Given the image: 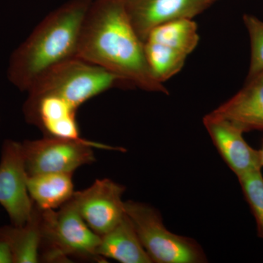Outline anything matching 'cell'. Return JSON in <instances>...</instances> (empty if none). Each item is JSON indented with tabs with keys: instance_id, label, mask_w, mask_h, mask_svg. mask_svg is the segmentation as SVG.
<instances>
[{
	"instance_id": "cell-1",
	"label": "cell",
	"mask_w": 263,
	"mask_h": 263,
	"mask_svg": "<svg viewBox=\"0 0 263 263\" xmlns=\"http://www.w3.org/2000/svg\"><path fill=\"white\" fill-rule=\"evenodd\" d=\"M78 57L147 91L168 94L154 77L126 10L125 0H93L84 19Z\"/></svg>"
},
{
	"instance_id": "cell-2",
	"label": "cell",
	"mask_w": 263,
	"mask_h": 263,
	"mask_svg": "<svg viewBox=\"0 0 263 263\" xmlns=\"http://www.w3.org/2000/svg\"><path fill=\"white\" fill-rule=\"evenodd\" d=\"M93 0H70L49 13L12 53L10 82L27 91L48 71L78 57L81 29Z\"/></svg>"
},
{
	"instance_id": "cell-3",
	"label": "cell",
	"mask_w": 263,
	"mask_h": 263,
	"mask_svg": "<svg viewBox=\"0 0 263 263\" xmlns=\"http://www.w3.org/2000/svg\"><path fill=\"white\" fill-rule=\"evenodd\" d=\"M41 262H64L70 257L104 259L98 254L100 235L88 226L71 198L56 210L41 209Z\"/></svg>"
},
{
	"instance_id": "cell-4",
	"label": "cell",
	"mask_w": 263,
	"mask_h": 263,
	"mask_svg": "<svg viewBox=\"0 0 263 263\" xmlns=\"http://www.w3.org/2000/svg\"><path fill=\"white\" fill-rule=\"evenodd\" d=\"M124 209L152 262H207L200 245L193 238L171 233L164 226L162 216L155 208L143 202L126 201Z\"/></svg>"
},
{
	"instance_id": "cell-5",
	"label": "cell",
	"mask_w": 263,
	"mask_h": 263,
	"mask_svg": "<svg viewBox=\"0 0 263 263\" xmlns=\"http://www.w3.org/2000/svg\"><path fill=\"white\" fill-rule=\"evenodd\" d=\"M119 83L122 81L118 76L76 57L48 71L27 92L54 95L78 110Z\"/></svg>"
},
{
	"instance_id": "cell-6",
	"label": "cell",
	"mask_w": 263,
	"mask_h": 263,
	"mask_svg": "<svg viewBox=\"0 0 263 263\" xmlns=\"http://www.w3.org/2000/svg\"><path fill=\"white\" fill-rule=\"evenodd\" d=\"M22 144L28 176L50 173L73 174L81 166L95 162L93 148L126 151L86 139L74 141L47 136L35 141H25Z\"/></svg>"
},
{
	"instance_id": "cell-7",
	"label": "cell",
	"mask_w": 263,
	"mask_h": 263,
	"mask_svg": "<svg viewBox=\"0 0 263 263\" xmlns=\"http://www.w3.org/2000/svg\"><path fill=\"white\" fill-rule=\"evenodd\" d=\"M27 178L22 143L6 140L0 160V205L13 226H24L32 216L34 202L29 196Z\"/></svg>"
},
{
	"instance_id": "cell-8",
	"label": "cell",
	"mask_w": 263,
	"mask_h": 263,
	"mask_svg": "<svg viewBox=\"0 0 263 263\" xmlns=\"http://www.w3.org/2000/svg\"><path fill=\"white\" fill-rule=\"evenodd\" d=\"M122 185L108 179H98L92 185L75 192L72 200L88 226L102 236L114 229L126 215Z\"/></svg>"
},
{
	"instance_id": "cell-9",
	"label": "cell",
	"mask_w": 263,
	"mask_h": 263,
	"mask_svg": "<svg viewBox=\"0 0 263 263\" xmlns=\"http://www.w3.org/2000/svg\"><path fill=\"white\" fill-rule=\"evenodd\" d=\"M203 124L216 149L237 177L261 171L260 150L249 146L239 127L213 112L204 117Z\"/></svg>"
},
{
	"instance_id": "cell-10",
	"label": "cell",
	"mask_w": 263,
	"mask_h": 263,
	"mask_svg": "<svg viewBox=\"0 0 263 263\" xmlns=\"http://www.w3.org/2000/svg\"><path fill=\"white\" fill-rule=\"evenodd\" d=\"M77 110L63 100L48 94L28 93L23 105L27 122L36 126L45 136L81 141L76 120Z\"/></svg>"
},
{
	"instance_id": "cell-11",
	"label": "cell",
	"mask_w": 263,
	"mask_h": 263,
	"mask_svg": "<svg viewBox=\"0 0 263 263\" xmlns=\"http://www.w3.org/2000/svg\"><path fill=\"white\" fill-rule=\"evenodd\" d=\"M205 0H125L133 28L141 41L152 29L181 18H193L211 6Z\"/></svg>"
},
{
	"instance_id": "cell-12",
	"label": "cell",
	"mask_w": 263,
	"mask_h": 263,
	"mask_svg": "<svg viewBox=\"0 0 263 263\" xmlns=\"http://www.w3.org/2000/svg\"><path fill=\"white\" fill-rule=\"evenodd\" d=\"M212 112L243 133L263 130V71L247 80L243 89Z\"/></svg>"
},
{
	"instance_id": "cell-13",
	"label": "cell",
	"mask_w": 263,
	"mask_h": 263,
	"mask_svg": "<svg viewBox=\"0 0 263 263\" xmlns=\"http://www.w3.org/2000/svg\"><path fill=\"white\" fill-rule=\"evenodd\" d=\"M98 254L122 263H152L136 230L126 214L114 229L100 236Z\"/></svg>"
},
{
	"instance_id": "cell-14",
	"label": "cell",
	"mask_w": 263,
	"mask_h": 263,
	"mask_svg": "<svg viewBox=\"0 0 263 263\" xmlns=\"http://www.w3.org/2000/svg\"><path fill=\"white\" fill-rule=\"evenodd\" d=\"M0 238L8 243L13 262H41V209L34 204L32 216L24 226L0 228Z\"/></svg>"
},
{
	"instance_id": "cell-15",
	"label": "cell",
	"mask_w": 263,
	"mask_h": 263,
	"mask_svg": "<svg viewBox=\"0 0 263 263\" xmlns=\"http://www.w3.org/2000/svg\"><path fill=\"white\" fill-rule=\"evenodd\" d=\"M29 196L41 210L60 209L73 196L72 174L50 173L28 176Z\"/></svg>"
},
{
	"instance_id": "cell-16",
	"label": "cell",
	"mask_w": 263,
	"mask_h": 263,
	"mask_svg": "<svg viewBox=\"0 0 263 263\" xmlns=\"http://www.w3.org/2000/svg\"><path fill=\"white\" fill-rule=\"evenodd\" d=\"M199 40L197 24L193 18H181L155 27L145 41L168 46L189 56L197 47Z\"/></svg>"
},
{
	"instance_id": "cell-17",
	"label": "cell",
	"mask_w": 263,
	"mask_h": 263,
	"mask_svg": "<svg viewBox=\"0 0 263 263\" xmlns=\"http://www.w3.org/2000/svg\"><path fill=\"white\" fill-rule=\"evenodd\" d=\"M144 51L148 67L161 84L181 71L187 55L168 46L145 41Z\"/></svg>"
},
{
	"instance_id": "cell-18",
	"label": "cell",
	"mask_w": 263,
	"mask_h": 263,
	"mask_svg": "<svg viewBox=\"0 0 263 263\" xmlns=\"http://www.w3.org/2000/svg\"><path fill=\"white\" fill-rule=\"evenodd\" d=\"M238 180L255 218L259 236L263 238V177L261 171L245 175Z\"/></svg>"
},
{
	"instance_id": "cell-19",
	"label": "cell",
	"mask_w": 263,
	"mask_h": 263,
	"mask_svg": "<svg viewBox=\"0 0 263 263\" xmlns=\"http://www.w3.org/2000/svg\"><path fill=\"white\" fill-rule=\"evenodd\" d=\"M243 19L250 38L251 61L247 77L249 80L263 71V22L248 14Z\"/></svg>"
},
{
	"instance_id": "cell-20",
	"label": "cell",
	"mask_w": 263,
	"mask_h": 263,
	"mask_svg": "<svg viewBox=\"0 0 263 263\" xmlns=\"http://www.w3.org/2000/svg\"><path fill=\"white\" fill-rule=\"evenodd\" d=\"M13 262V255L8 243L0 238V263Z\"/></svg>"
},
{
	"instance_id": "cell-21",
	"label": "cell",
	"mask_w": 263,
	"mask_h": 263,
	"mask_svg": "<svg viewBox=\"0 0 263 263\" xmlns=\"http://www.w3.org/2000/svg\"><path fill=\"white\" fill-rule=\"evenodd\" d=\"M205 1L209 3V4L212 5L213 3H215V2L218 1V0H205Z\"/></svg>"
},
{
	"instance_id": "cell-22",
	"label": "cell",
	"mask_w": 263,
	"mask_h": 263,
	"mask_svg": "<svg viewBox=\"0 0 263 263\" xmlns=\"http://www.w3.org/2000/svg\"><path fill=\"white\" fill-rule=\"evenodd\" d=\"M260 152H261V155H262V162H263V146H262V150H260Z\"/></svg>"
}]
</instances>
